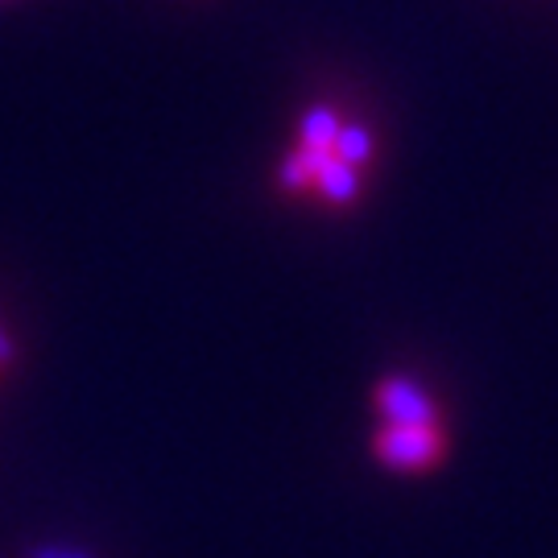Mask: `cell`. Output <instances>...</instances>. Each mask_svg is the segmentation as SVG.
<instances>
[{"label": "cell", "instance_id": "cell-2", "mask_svg": "<svg viewBox=\"0 0 558 558\" xmlns=\"http://www.w3.org/2000/svg\"><path fill=\"white\" fill-rule=\"evenodd\" d=\"M377 405V435L373 456L385 472L398 476H426L447 459V426L439 401L430 398L414 377H385L373 393Z\"/></svg>", "mask_w": 558, "mask_h": 558}, {"label": "cell", "instance_id": "cell-4", "mask_svg": "<svg viewBox=\"0 0 558 558\" xmlns=\"http://www.w3.org/2000/svg\"><path fill=\"white\" fill-rule=\"evenodd\" d=\"M38 558H87L83 550H41Z\"/></svg>", "mask_w": 558, "mask_h": 558}, {"label": "cell", "instance_id": "cell-3", "mask_svg": "<svg viewBox=\"0 0 558 558\" xmlns=\"http://www.w3.org/2000/svg\"><path fill=\"white\" fill-rule=\"evenodd\" d=\"M9 360H13V336H9L4 327H0V368H4Z\"/></svg>", "mask_w": 558, "mask_h": 558}, {"label": "cell", "instance_id": "cell-1", "mask_svg": "<svg viewBox=\"0 0 558 558\" xmlns=\"http://www.w3.org/2000/svg\"><path fill=\"white\" fill-rule=\"evenodd\" d=\"M368 161L373 133L331 104H315L299 120L294 145L278 166V182L286 195H302L323 207H348L364 186Z\"/></svg>", "mask_w": 558, "mask_h": 558}]
</instances>
